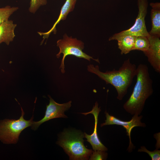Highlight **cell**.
<instances>
[{
  "mask_svg": "<svg viewBox=\"0 0 160 160\" xmlns=\"http://www.w3.org/2000/svg\"><path fill=\"white\" fill-rule=\"evenodd\" d=\"M18 9L17 7L7 6L0 8V24L8 20L10 15Z\"/></svg>",
  "mask_w": 160,
  "mask_h": 160,
  "instance_id": "obj_16",
  "label": "cell"
},
{
  "mask_svg": "<svg viewBox=\"0 0 160 160\" xmlns=\"http://www.w3.org/2000/svg\"><path fill=\"white\" fill-rule=\"evenodd\" d=\"M136 81L132 92L123 107L132 115L139 116L146 100L153 94V81L146 65L140 64L137 68Z\"/></svg>",
  "mask_w": 160,
  "mask_h": 160,
  "instance_id": "obj_2",
  "label": "cell"
},
{
  "mask_svg": "<svg viewBox=\"0 0 160 160\" xmlns=\"http://www.w3.org/2000/svg\"><path fill=\"white\" fill-rule=\"evenodd\" d=\"M137 2L138 12L134 25L128 29L113 34L109 38V41L116 40L118 38L126 35L142 36L147 37L149 36L145 21L147 13L148 0H137Z\"/></svg>",
  "mask_w": 160,
  "mask_h": 160,
  "instance_id": "obj_6",
  "label": "cell"
},
{
  "mask_svg": "<svg viewBox=\"0 0 160 160\" xmlns=\"http://www.w3.org/2000/svg\"><path fill=\"white\" fill-rule=\"evenodd\" d=\"M108 154L106 151H94L91 155L90 160H106Z\"/></svg>",
  "mask_w": 160,
  "mask_h": 160,
  "instance_id": "obj_19",
  "label": "cell"
},
{
  "mask_svg": "<svg viewBox=\"0 0 160 160\" xmlns=\"http://www.w3.org/2000/svg\"><path fill=\"white\" fill-rule=\"evenodd\" d=\"M149 42L148 38L142 36H135L132 50H138L145 52L148 49Z\"/></svg>",
  "mask_w": 160,
  "mask_h": 160,
  "instance_id": "obj_15",
  "label": "cell"
},
{
  "mask_svg": "<svg viewBox=\"0 0 160 160\" xmlns=\"http://www.w3.org/2000/svg\"><path fill=\"white\" fill-rule=\"evenodd\" d=\"M76 0H66L64 4L61 9L59 16L57 20L54 24L52 28L48 31L46 32H38L39 34L43 36V41L49 37L50 33L53 32L54 34L56 32V26L61 20H64L66 19L67 16L69 13L73 11Z\"/></svg>",
  "mask_w": 160,
  "mask_h": 160,
  "instance_id": "obj_11",
  "label": "cell"
},
{
  "mask_svg": "<svg viewBox=\"0 0 160 160\" xmlns=\"http://www.w3.org/2000/svg\"><path fill=\"white\" fill-rule=\"evenodd\" d=\"M137 67L135 65L130 61L129 58L125 60L118 70L114 69L105 72L100 71L98 65L90 64L87 66L88 71L94 73L106 84L113 85L117 92V99L122 100L127 92L128 88L132 84L136 76Z\"/></svg>",
  "mask_w": 160,
  "mask_h": 160,
  "instance_id": "obj_1",
  "label": "cell"
},
{
  "mask_svg": "<svg viewBox=\"0 0 160 160\" xmlns=\"http://www.w3.org/2000/svg\"><path fill=\"white\" fill-rule=\"evenodd\" d=\"M138 152H144L147 153L151 157L152 160L160 159V150L156 149L153 151H150L147 150L145 146H141L138 150Z\"/></svg>",
  "mask_w": 160,
  "mask_h": 160,
  "instance_id": "obj_18",
  "label": "cell"
},
{
  "mask_svg": "<svg viewBox=\"0 0 160 160\" xmlns=\"http://www.w3.org/2000/svg\"><path fill=\"white\" fill-rule=\"evenodd\" d=\"M49 98V102L46 106L45 115L41 120L37 121H33L31 128L35 130L43 123L53 119L62 117L67 118V117L64 114L65 111L68 110L71 106V101L63 104L56 103L48 95Z\"/></svg>",
  "mask_w": 160,
  "mask_h": 160,
  "instance_id": "obj_7",
  "label": "cell"
},
{
  "mask_svg": "<svg viewBox=\"0 0 160 160\" xmlns=\"http://www.w3.org/2000/svg\"><path fill=\"white\" fill-rule=\"evenodd\" d=\"M84 137L82 133L65 131L61 134L57 143L63 148L70 160H88L93 151L84 146Z\"/></svg>",
  "mask_w": 160,
  "mask_h": 160,
  "instance_id": "obj_3",
  "label": "cell"
},
{
  "mask_svg": "<svg viewBox=\"0 0 160 160\" xmlns=\"http://www.w3.org/2000/svg\"><path fill=\"white\" fill-rule=\"evenodd\" d=\"M105 113L106 119L105 120V122L101 124L100 126L102 127L105 125L115 124L123 127L126 129L127 135L129 136V145L127 150L128 152H131L134 147L131 138L132 129L135 127H145L146 126L145 123H142L141 121L143 116L134 115L130 121H126L120 120L113 116L109 115L106 111Z\"/></svg>",
  "mask_w": 160,
  "mask_h": 160,
  "instance_id": "obj_8",
  "label": "cell"
},
{
  "mask_svg": "<svg viewBox=\"0 0 160 160\" xmlns=\"http://www.w3.org/2000/svg\"><path fill=\"white\" fill-rule=\"evenodd\" d=\"M20 107L21 116L19 119H5L0 121V140L4 143H16L21 132L32 124L33 116L29 120L25 119V113Z\"/></svg>",
  "mask_w": 160,
  "mask_h": 160,
  "instance_id": "obj_4",
  "label": "cell"
},
{
  "mask_svg": "<svg viewBox=\"0 0 160 160\" xmlns=\"http://www.w3.org/2000/svg\"><path fill=\"white\" fill-rule=\"evenodd\" d=\"M17 24L13 21L8 20L0 24V44L5 43L8 45L15 36L14 30Z\"/></svg>",
  "mask_w": 160,
  "mask_h": 160,
  "instance_id": "obj_12",
  "label": "cell"
},
{
  "mask_svg": "<svg viewBox=\"0 0 160 160\" xmlns=\"http://www.w3.org/2000/svg\"><path fill=\"white\" fill-rule=\"evenodd\" d=\"M135 36L126 35L117 38L118 48L121 51V55L127 54L132 50Z\"/></svg>",
  "mask_w": 160,
  "mask_h": 160,
  "instance_id": "obj_14",
  "label": "cell"
},
{
  "mask_svg": "<svg viewBox=\"0 0 160 160\" xmlns=\"http://www.w3.org/2000/svg\"><path fill=\"white\" fill-rule=\"evenodd\" d=\"M47 3V0H31L29 10L35 13L40 6L45 5Z\"/></svg>",
  "mask_w": 160,
  "mask_h": 160,
  "instance_id": "obj_17",
  "label": "cell"
},
{
  "mask_svg": "<svg viewBox=\"0 0 160 160\" xmlns=\"http://www.w3.org/2000/svg\"><path fill=\"white\" fill-rule=\"evenodd\" d=\"M98 106V104L97 102H96L90 111L87 113H81L84 115L89 113L92 114L93 115L95 118V126L93 133L91 135H89L85 132L84 137L87 138V141L90 144L93 150L106 151H108V148L100 141L97 133L98 116L101 111L100 107L99 108Z\"/></svg>",
  "mask_w": 160,
  "mask_h": 160,
  "instance_id": "obj_10",
  "label": "cell"
},
{
  "mask_svg": "<svg viewBox=\"0 0 160 160\" xmlns=\"http://www.w3.org/2000/svg\"><path fill=\"white\" fill-rule=\"evenodd\" d=\"M150 5L152 9L151 11L152 27L148 32L151 36L160 37V3H151Z\"/></svg>",
  "mask_w": 160,
  "mask_h": 160,
  "instance_id": "obj_13",
  "label": "cell"
},
{
  "mask_svg": "<svg viewBox=\"0 0 160 160\" xmlns=\"http://www.w3.org/2000/svg\"><path fill=\"white\" fill-rule=\"evenodd\" d=\"M57 46L60 49L59 52L56 55L57 58H59L60 54L63 55L62 59L60 68L61 73H65L64 60L65 57L68 55H73L79 58H83L89 61L92 59L100 63L98 59H95L83 52L82 50L84 48V44L81 41L78 40L76 38H72L65 34L62 39L58 40L57 42Z\"/></svg>",
  "mask_w": 160,
  "mask_h": 160,
  "instance_id": "obj_5",
  "label": "cell"
},
{
  "mask_svg": "<svg viewBox=\"0 0 160 160\" xmlns=\"http://www.w3.org/2000/svg\"><path fill=\"white\" fill-rule=\"evenodd\" d=\"M149 42L148 50L143 52L148 62L155 71L160 73V39L159 37L149 35L147 37Z\"/></svg>",
  "mask_w": 160,
  "mask_h": 160,
  "instance_id": "obj_9",
  "label": "cell"
}]
</instances>
